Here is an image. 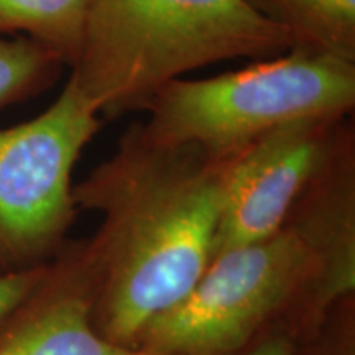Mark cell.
Returning <instances> with one entry per match:
<instances>
[{
    "label": "cell",
    "instance_id": "cell-3",
    "mask_svg": "<svg viewBox=\"0 0 355 355\" xmlns=\"http://www.w3.org/2000/svg\"><path fill=\"white\" fill-rule=\"evenodd\" d=\"M343 298L322 257L283 224L270 237L212 257L188 295L141 329L135 349L216 355L268 336L298 344Z\"/></svg>",
    "mask_w": 355,
    "mask_h": 355
},
{
    "label": "cell",
    "instance_id": "cell-11",
    "mask_svg": "<svg viewBox=\"0 0 355 355\" xmlns=\"http://www.w3.org/2000/svg\"><path fill=\"white\" fill-rule=\"evenodd\" d=\"M63 69V61L33 40L0 37V109L42 94Z\"/></svg>",
    "mask_w": 355,
    "mask_h": 355
},
{
    "label": "cell",
    "instance_id": "cell-4",
    "mask_svg": "<svg viewBox=\"0 0 355 355\" xmlns=\"http://www.w3.org/2000/svg\"><path fill=\"white\" fill-rule=\"evenodd\" d=\"M355 109V63L291 48L237 71L175 79L153 97L145 132L163 144H189L232 159L283 123L344 119Z\"/></svg>",
    "mask_w": 355,
    "mask_h": 355
},
{
    "label": "cell",
    "instance_id": "cell-5",
    "mask_svg": "<svg viewBox=\"0 0 355 355\" xmlns=\"http://www.w3.org/2000/svg\"><path fill=\"white\" fill-rule=\"evenodd\" d=\"M101 127L69 76L46 110L0 128V275L43 268L71 241L73 171Z\"/></svg>",
    "mask_w": 355,
    "mask_h": 355
},
{
    "label": "cell",
    "instance_id": "cell-14",
    "mask_svg": "<svg viewBox=\"0 0 355 355\" xmlns=\"http://www.w3.org/2000/svg\"><path fill=\"white\" fill-rule=\"evenodd\" d=\"M293 340L285 336H268L243 345L241 349L220 352L216 355H290Z\"/></svg>",
    "mask_w": 355,
    "mask_h": 355
},
{
    "label": "cell",
    "instance_id": "cell-13",
    "mask_svg": "<svg viewBox=\"0 0 355 355\" xmlns=\"http://www.w3.org/2000/svg\"><path fill=\"white\" fill-rule=\"evenodd\" d=\"M46 266L32 270V272L0 275V319L6 316L20 300H24L28 295L30 290L43 277Z\"/></svg>",
    "mask_w": 355,
    "mask_h": 355
},
{
    "label": "cell",
    "instance_id": "cell-6",
    "mask_svg": "<svg viewBox=\"0 0 355 355\" xmlns=\"http://www.w3.org/2000/svg\"><path fill=\"white\" fill-rule=\"evenodd\" d=\"M350 127L352 115L300 119L266 132L235 155L229 162L212 257L278 232Z\"/></svg>",
    "mask_w": 355,
    "mask_h": 355
},
{
    "label": "cell",
    "instance_id": "cell-10",
    "mask_svg": "<svg viewBox=\"0 0 355 355\" xmlns=\"http://www.w3.org/2000/svg\"><path fill=\"white\" fill-rule=\"evenodd\" d=\"M91 0H0V37H25L73 68Z\"/></svg>",
    "mask_w": 355,
    "mask_h": 355
},
{
    "label": "cell",
    "instance_id": "cell-9",
    "mask_svg": "<svg viewBox=\"0 0 355 355\" xmlns=\"http://www.w3.org/2000/svg\"><path fill=\"white\" fill-rule=\"evenodd\" d=\"M293 48L355 63V0H245Z\"/></svg>",
    "mask_w": 355,
    "mask_h": 355
},
{
    "label": "cell",
    "instance_id": "cell-1",
    "mask_svg": "<svg viewBox=\"0 0 355 355\" xmlns=\"http://www.w3.org/2000/svg\"><path fill=\"white\" fill-rule=\"evenodd\" d=\"M230 159L163 144L135 122L107 159L73 186L101 224L84 239L94 277L92 322L135 349L141 329L188 295L214 254Z\"/></svg>",
    "mask_w": 355,
    "mask_h": 355
},
{
    "label": "cell",
    "instance_id": "cell-2",
    "mask_svg": "<svg viewBox=\"0 0 355 355\" xmlns=\"http://www.w3.org/2000/svg\"><path fill=\"white\" fill-rule=\"evenodd\" d=\"M245 0H91L71 78L101 119L145 112L159 89L219 61L291 50Z\"/></svg>",
    "mask_w": 355,
    "mask_h": 355
},
{
    "label": "cell",
    "instance_id": "cell-7",
    "mask_svg": "<svg viewBox=\"0 0 355 355\" xmlns=\"http://www.w3.org/2000/svg\"><path fill=\"white\" fill-rule=\"evenodd\" d=\"M94 277L84 239L69 241L0 319V355H150L109 343L92 322Z\"/></svg>",
    "mask_w": 355,
    "mask_h": 355
},
{
    "label": "cell",
    "instance_id": "cell-8",
    "mask_svg": "<svg viewBox=\"0 0 355 355\" xmlns=\"http://www.w3.org/2000/svg\"><path fill=\"white\" fill-rule=\"evenodd\" d=\"M285 224L322 257L340 295L355 293V128L291 207Z\"/></svg>",
    "mask_w": 355,
    "mask_h": 355
},
{
    "label": "cell",
    "instance_id": "cell-12",
    "mask_svg": "<svg viewBox=\"0 0 355 355\" xmlns=\"http://www.w3.org/2000/svg\"><path fill=\"white\" fill-rule=\"evenodd\" d=\"M290 355H355V295L340 300L313 336L293 345Z\"/></svg>",
    "mask_w": 355,
    "mask_h": 355
}]
</instances>
